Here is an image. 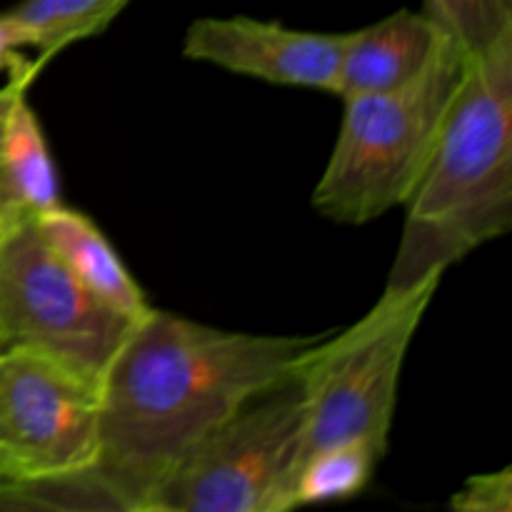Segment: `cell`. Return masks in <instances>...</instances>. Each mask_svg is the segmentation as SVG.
Instances as JSON below:
<instances>
[{"label": "cell", "mask_w": 512, "mask_h": 512, "mask_svg": "<svg viewBox=\"0 0 512 512\" xmlns=\"http://www.w3.org/2000/svg\"><path fill=\"white\" fill-rule=\"evenodd\" d=\"M323 335H253L153 310L135 320L100 380L95 470L128 512L200 438L293 373Z\"/></svg>", "instance_id": "6da1fadb"}, {"label": "cell", "mask_w": 512, "mask_h": 512, "mask_svg": "<svg viewBox=\"0 0 512 512\" xmlns=\"http://www.w3.org/2000/svg\"><path fill=\"white\" fill-rule=\"evenodd\" d=\"M512 225V35L468 58L438 143L405 200V228L385 288L445 270Z\"/></svg>", "instance_id": "7a4b0ae2"}, {"label": "cell", "mask_w": 512, "mask_h": 512, "mask_svg": "<svg viewBox=\"0 0 512 512\" xmlns=\"http://www.w3.org/2000/svg\"><path fill=\"white\" fill-rule=\"evenodd\" d=\"M468 58L445 38L433 63L403 88L348 98L313 208L363 225L405 205L423 175Z\"/></svg>", "instance_id": "3957f363"}, {"label": "cell", "mask_w": 512, "mask_h": 512, "mask_svg": "<svg viewBox=\"0 0 512 512\" xmlns=\"http://www.w3.org/2000/svg\"><path fill=\"white\" fill-rule=\"evenodd\" d=\"M440 278L408 288H385L355 325L320 338L300 360L305 430L300 460L345 440H368L388 450L400 370ZM295 465V468H298Z\"/></svg>", "instance_id": "277c9868"}, {"label": "cell", "mask_w": 512, "mask_h": 512, "mask_svg": "<svg viewBox=\"0 0 512 512\" xmlns=\"http://www.w3.org/2000/svg\"><path fill=\"white\" fill-rule=\"evenodd\" d=\"M303 430L305 393L295 368L200 438L145 512H285Z\"/></svg>", "instance_id": "5b68a950"}, {"label": "cell", "mask_w": 512, "mask_h": 512, "mask_svg": "<svg viewBox=\"0 0 512 512\" xmlns=\"http://www.w3.org/2000/svg\"><path fill=\"white\" fill-rule=\"evenodd\" d=\"M133 323L73 278L35 220L0 233V353L30 350L100 388Z\"/></svg>", "instance_id": "8992f818"}, {"label": "cell", "mask_w": 512, "mask_h": 512, "mask_svg": "<svg viewBox=\"0 0 512 512\" xmlns=\"http://www.w3.org/2000/svg\"><path fill=\"white\" fill-rule=\"evenodd\" d=\"M100 388L30 350L0 353V465L10 480L95 468Z\"/></svg>", "instance_id": "52a82bcc"}, {"label": "cell", "mask_w": 512, "mask_h": 512, "mask_svg": "<svg viewBox=\"0 0 512 512\" xmlns=\"http://www.w3.org/2000/svg\"><path fill=\"white\" fill-rule=\"evenodd\" d=\"M345 33L295 30L245 15L200 18L185 33V58L265 83L335 93Z\"/></svg>", "instance_id": "ba28073f"}, {"label": "cell", "mask_w": 512, "mask_h": 512, "mask_svg": "<svg viewBox=\"0 0 512 512\" xmlns=\"http://www.w3.org/2000/svg\"><path fill=\"white\" fill-rule=\"evenodd\" d=\"M443 43L438 25L413 10H398L368 28L345 33L333 95L348 100L403 88L433 63Z\"/></svg>", "instance_id": "9c48e42d"}, {"label": "cell", "mask_w": 512, "mask_h": 512, "mask_svg": "<svg viewBox=\"0 0 512 512\" xmlns=\"http://www.w3.org/2000/svg\"><path fill=\"white\" fill-rule=\"evenodd\" d=\"M25 90L28 83L15 85L0 130V183L10 225L38 220L63 205L58 168Z\"/></svg>", "instance_id": "30bf717a"}, {"label": "cell", "mask_w": 512, "mask_h": 512, "mask_svg": "<svg viewBox=\"0 0 512 512\" xmlns=\"http://www.w3.org/2000/svg\"><path fill=\"white\" fill-rule=\"evenodd\" d=\"M35 225L60 263L95 298L130 320H140L148 313L150 305L143 288L135 283L120 255L93 220L78 210L58 205L35 220Z\"/></svg>", "instance_id": "8fae6325"}, {"label": "cell", "mask_w": 512, "mask_h": 512, "mask_svg": "<svg viewBox=\"0 0 512 512\" xmlns=\"http://www.w3.org/2000/svg\"><path fill=\"white\" fill-rule=\"evenodd\" d=\"M380 458L383 453L368 440H345L305 455L290 478L285 512L355 498L370 483Z\"/></svg>", "instance_id": "7c38bea8"}, {"label": "cell", "mask_w": 512, "mask_h": 512, "mask_svg": "<svg viewBox=\"0 0 512 512\" xmlns=\"http://www.w3.org/2000/svg\"><path fill=\"white\" fill-rule=\"evenodd\" d=\"M125 5L128 0H20L8 13L23 30L25 48L38 53L35 65L43 68L63 48L108 28Z\"/></svg>", "instance_id": "4fadbf2b"}, {"label": "cell", "mask_w": 512, "mask_h": 512, "mask_svg": "<svg viewBox=\"0 0 512 512\" xmlns=\"http://www.w3.org/2000/svg\"><path fill=\"white\" fill-rule=\"evenodd\" d=\"M128 512L95 468L0 483V512Z\"/></svg>", "instance_id": "5bb4252c"}, {"label": "cell", "mask_w": 512, "mask_h": 512, "mask_svg": "<svg viewBox=\"0 0 512 512\" xmlns=\"http://www.w3.org/2000/svg\"><path fill=\"white\" fill-rule=\"evenodd\" d=\"M423 13L465 55L478 58L512 35V0H423Z\"/></svg>", "instance_id": "9a60e30c"}, {"label": "cell", "mask_w": 512, "mask_h": 512, "mask_svg": "<svg viewBox=\"0 0 512 512\" xmlns=\"http://www.w3.org/2000/svg\"><path fill=\"white\" fill-rule=\"evenodd\" d=\"M450 508L458 512H510L512 510V470L473 475L450 498Z\"/></svg>", "instance_id": "2e32d148"}, {"label": "cell", "mask_w": 512, "mask_h": 512, "mask_svg": "<svg viewBox=\"0 0 512 512\" xmlns=\"http://www.w3.org/2000/svg\"><path fill=\"white\" fill-rule=\"evenodd\" d=\"M25 50V38L20 25L15 23L13 15L5 10L0 13V73H8V78L28 80L33 83L35 75H38V65L35 60H28L23 55Z\"/></svg>", "instance_id": "e0dca14e"}, {"label": "cell", "mask_w": 512, "mask_h": 512, "mask_svg": "<svg viewBox=\"0 0 512 512\" xmlns=\"http://www.w3.org/2000/svg\"><path fill=\"white\" fill-rule=\"evenodd\" d=\"M18 83H28V80H18V78H8V83L0 88V130H3V113H5V105H8L10 95H13L15 85ZM30 85V83H28ZM5 228H10V218H8V208H5V198H3V183H0V233Z\"/></svg>", "instance_id": "ac0fdd59"}, {"label": "cell", "mask_w": 512, "mask_h": 512, "mask_svg": "<svg viewBox=\"0 0 512 512\" xmlns=\"http://www.w3.org/2000/svg\"><path fill=\"white\" fill-rule=\"evenodd\" d=\"M0 483H8V475H5L3 465H0Z\"/></svg>", "instance_id": "d6986e66"}]
</instances>
